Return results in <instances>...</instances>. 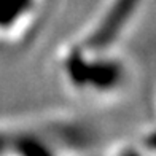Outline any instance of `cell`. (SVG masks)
Masks as SVG:
<instances>
[{"instance_id":"cell-4","label":"cell","mask_w":156,"mask_h":156,"mask_svg":"<svg viewBox=\"0 0 156 156\" xmlns=\"http://www.w3.org/2000/svg\"><path fill=\"white\" fill-rule=\"evenodd\" d=\"M104 156H154V131L150 126L136 140L121 142L110 150H104Z\"/></svg>"},{"instance_id":"cell-3","label":"cell","mask_w":156,"mask_h":156,"mask_svg":"<svg viewBox=\"0 0 156 156\" xmlns=\"http://www.w3.org/2000/svg\"><path fill=\"white\" fill-rule=\"evenodd\" d=\"M148 3L150 0H104L76 38L99 48H121Z\"/></svg>"},{"instance_id":"cell-2","label":"cell","mask_w":156,"mask_h":156,"mask_svg":"<svg viewBox=\"0 0 156 156\" xmlns=\"http://www.w3.org/2000/svg\"><path fill=\"white\" fill-rule=\"evenodd\" d=\"M56 0H0V53H18L43 32Z\"/></svg>"},{"instance_id":"cell-1","label":"cell","mask_w":156,"mask_h":156,"mask_svg":"<svg viewBox=\"0 0 156 156\" xmlns=\"http://www.w3.org/2000/svg\"><path fill=\"white\" fill-rule=\"evenodd\" d=\"M54 69L66 93L86 105L116 104L134 84V67L121 48H99L76 37L59 46Z\"/></svg>"}]
</instances>
